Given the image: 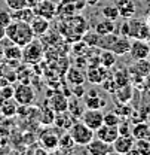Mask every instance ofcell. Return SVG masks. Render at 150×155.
Instances as JSON below:
<instances>
[{
  "mask_svg": "<svg viewBox=\"0 0 150 155\" xmlns=\"http://www.w3.org/2000/svg\"><path fill=\"white\" fill-rule=\"evenodd\" d=\"M33 9H34V14L36 15H40L43 18H48L49 21L56 15V6L52 0H42V2H39Z\"/></svg>",
  "mask_w": 150,
  "mask_h": 155,
  "instance_id": "7c38bea8",
  "label": "cell"
},
{
  "mask_svg": "<svg viewBox=\"0 0 150 155\" xmlns=\"http://www.w3.org/2000/svg\"><path fill=\"white\" fill-rule=\"evenodd\" d=\"M101 15L107 19H112L116 21L119 18V11H117V6L116 5H106L101 8Z\"/></svg>",
  "mask_w": 150,
  "mask_h": 155,
  "instance_id": "1f68e13d",
  "label": "cell"
},
{
  "mask_svg": "<svg viewBox=\"0 0 150 155\" xmlns=\"http://www.w3.org/2000/svg\"><path fill=\"white\" fill-rule=\"evenodd\" d=\"M30 25L36 38H43L49 31V19L43 18L40 15H34V18L30 21Z\"/></svg>",
  "mask_w": 150,
  "mask_h": 155,
  "instance_id": "9a60e30c",
  "label": "cell"
},
{
  "mask_svg": "<svg viewBox=\"0 0 150 155\" xmlns=\"http://www.w3.org/2000/svg\"><path fill=\"white\" fill-rule=\"evenodd\" d=\"M128 27H129V33H128L129 39H144V40L150 39V25L146 19L132 17L128 19Z\"/></svg>",
  "mask_w": 150,
  "mask_h": 155,
  "instance_id": "277c9868",
  "label": "cell"
},
{
  "mask_svg": "<svg viewBox=\"0 0 150 155\" xmlns=\"http://www.w3.org/2000/svg\"><path fill=\"white\" fill-rule=\"evenodd\" d=\"M65 79H67V82L70 85H77V84H83L86 81V75H85V72L80 67L72 66L67 70V73H65Z\"/></svg>",
  "mask_w": 150,
  "mask_h": 155,
  "instance_id": "d6986e66",
  "label": "cell"
},
{
  "mask_svg": "<svg viewBox=\"0 0 150 155\" xmlns=\"http://www.w3.org/2000/svg\"><path fill=\"white\" fill-rule=\"evenodd\" d=\"M119 136V130L117 127L114 125H107V124H103L100 128L95 130V137L103 140V142H107V143H113Z\"/></svg>",
  "mask_w": 150,
  "mask_h": 155,
  "instance_id": "4fadbf2b",
  "label": "cell"
},
{
  "mask_svg": "<svg viewBox=\"0 0 150 155\" xmlns=\"http://www.w3.org/2000/svg\"><path fill=\"white\" fill-rule=\"evenodd\" d=\"M83 103L88 109H103L107 104V100L100 96L95 90H89L86 96H83Z\"/></svg>",
  "mask_w": 150,
  "mask_h": 155,
  "instance_id": "5bb4252c",
  "label": "cell"
},
{
  "mask_svg": "<svg viewBox=\"0 0 150 155\" xmlns=\"http://www.w3.org/2000/svg\"><path fill=\"white\" fill-rule=\"evenodd\" d=\"M73 146H76V143H75V140L72 139V136L69 134V131L59 136L58 149L61 152H70V151H73Z\"/></svg>",
  "mask_w": 150,
  "mask_h": 155,
  "instance_id": "f1b7e54d",
  "label": "cell"
},
{
  "mask_svg": "<svg viewBox=\"0 0 150 155\" xmlns=\"http://www.w3.org/2000/svg\"><path fill=\"white\" fill-rule=\"evenodd\" d=\"M14 98L19 106H30L36 100V91L30 84L22 82L14 88Z\"/></svg>",
  "mask_w": 150,
  "mask_h": 155,
  "instance_id": "5b68a950",
  "label": "cell"
},
{
  "mask_svg": "<svg viewBox=\"0 0 150 155\" xmlns=\"http://www.w3.org/2000/svg\"><path fill=\"white\" fill-rule=\"evenodd\" d=\"M131 124L125 119V118H122L120 119V122H119V125H117V130H119V134L122 136H126V134H131Z\"/></svg>",
  "mask_w": 150,
  "mask_h": 155,
  "instance_id": "f35d334b",
  "label": "cell"
},
{
  "mask_svg": "<svg viewBox=\"0 0 150 155\" xmlns=\"http://www.w3.org/2000/svg\"><path fill=\"white\" fill-rule=\"evenodd\" d=\"M119 11V17L123 19H129L135 15V3L132 0H116L114 3Z\"/></svg>",
  "mask_w": 150,
  "mask_h": 155,
  "instance_id": "2e32d148",
  "label": "cell"
},
{
  "mask_svg": "<svg viewBox=\"0 0 150 155\" xmlns=\"http://www.w3.org/2000/svg\"><path fill=\"white\" fill-rule=\"evenodd\" d=\"M43 55H45L43 43L40 40H36V38L33 39L30 43H27L25 46H22V61L25 64L36 66V63L42 61Z\"/></svg>",
  "mask_w": 150,
  "mask_h": 155,
  "instance_id": "3957f363",
  "label": "cell"
},
{
  "mask_svg": "<svg viewBox=\"0 0 150 155\" xmlns=\"http://www.w3.org/2000/svg\"><path fill=\"white\" fill-rule=\"evenodd\" d=\"M95 31H97L100 36H103V35H109V33H114V31H116V24H114V21H112V19L104 18L103 21L97 22V25H95Z\"/></svg>",
  "mask_w": 150,
  "mask_h": 155,
  "instance_id": "4316f807",
  "label": "cell"
},
{
  "mask_svg": "<svg viewBox=\"0 0 150 155\" xmlns=\"http://www.w3.org/2000/svg\"><path fill=\"white\" fill-rule=\"evenodd\" d=\"M101 85H103L104 91H106V93H109V94H113V93L119 88V87H117V84H116V81H114V78L112 76V73L106 78V81H104Z\"/></svg>",
  "mask_w": 150,
  "mask_h": 155,
  "instance_id": "d590c367",
  "label": "cell"
},
{
  "mask_svg": "<svg viewBox=\"0 0 150 155\" xmlns=\"http://www.w3.org/2000/svg\"><path fill=\"white\" fill-rule=\"evenodd\" d=\"M11 22H12V14L0 9V27H6Z\"/></svg>",
  "mask_w": 150,
  "mask_h": 155,
  "instance_id": "60d3db41",
  "label": "cell"
},
{
  "mask_svg": "<svg viewBox=\"0 0 150 155\" xmlns=\"http://www.w3.org/2000/svg\"><path fill=\"white\" fill-rule=\"evenodd\" d=\"M149 61H150V54H149Z\"/></svg>",
  "mask_w": 150,
  "mask_h": 155,
  "instance_id": "bcb514c9",
  "label": "cell"
},
{
  "mask_svg": "<svg viewBox=\"0 0 150 155\" xmlns=\"http://www.w3.org/2000/svg\"><path fill=\"white\" fill-rule=\"evenodd\" d=\"M82 40L89 46V48H98V40H100V35L97 31H86L83 36H82Z\"/></svg>",
  "mask_w": 150,
  "mask_h": 155,
  "instance_id": "836d02e7",
  "label": "cell"
},
{
  "mask_svg": "<svg viewBox=\"0 0 150 155\" xmlns=\"http://www.w3.org/2000/svg\"><path fill=\"white\" fill-rule=\"evenodd\" d=\"M129 76H131V84L137 82H144V78L150 73V61L149 58L146 60H135V63L131 67H128Z\"/></svg>",
  "mask_w": 150,
  "mask_h": 155,
  "instance_id": "8992f818",
  "label": "cell"
},
{
  "mask_svg": "<svg viewBox=\"0 0 150 155\" xmlns=\"http://www.w3.org/2000/svg\"><path fill=\"white\" fill-rule=\"evenodd\" d=\"M112 76L114 78V81H116L117 87H122V85L131 84V76H129L128 69H117L114 73H112Z\"/></svg>",
  "mask_w": 150,
  "mask_h": 155,
  "instance_id": "4dcf8cb0",
  "label": "cell"
},
{
  "mask_svg": "<svg viewBox=\"0 0 150 155\" xmlns=\"http://www.w3.org/2000/svg\"><path fill=\"white\" fill-rule=\"evenodd\" d=\"M114 112H117L122 118H126L132 114V109L128 106V103H116V107H114Z\"/></svg>",
  "mask_w": 150,
  "mask_h": 155,
  "instance_id": "8d00e7d4",
  "label": "cell"
},
{
  "mask_svg": "<svg viewBox=\"0 0 150 155\" xmlns=\"http://www.w3.org/2000/svg\"><path fill=\"white\" fill-rule=\"evenodd\" d=\"M131 58L135 60H146L149 58L150 54V43L149 40H144V39H132L131 42V48H129V52H128Z\"/></svg>",
  "mask_w": 150,
  "mask_h": 155,
  "instance_id": "ba28073f",
  "label": "cell"
},
{
  "mask_svg": "<svg viewBox=\"0 0 150 155\" xmlns=\"http://www.w3.org/2000/svg\"><path fill=\"white\" fill-rule=\"evenodd\" d=\"M3 57L9 61L15 60V61H22V46H19L17 43L11 42L9 46H5L3 49Z\"/></svg>",
  "mask_w": 150,
  "mask_h": 155,
  "instance_id": "603a6c76",
  "label": "cell"
},
{
  "mask_svg": "<svg viewBox=\"0 0 150 155\" xmlns=\"http://www.w3.org/2000/svg\"><path fill=\"white\" fill-rule=\"evenodd\" d=\"M18 109H19V104L17 103V100L14 97L5 100L2 104H0V112L3 114L5 118H12L18 114Z\"/></svg>",
  "mask_w": 150,
  "mask_h": 155,
  "instance_id": "7402d4cb",
  "label": "cell"
},
{
  "mask_svg": "<svg viewBox=\"0 0 150 155\" xmlns=\"http://www.w3.org/2000/svg\"><path fill=\"white\" fill-rule=\"evenodd\" d=\"M116 60H117V55L110 51V49H101L100 52V64L107 67V69H112L113 66L116 64Z\"/></svg>",
  "mask_w": 150,
  "mask_h": 155,
  "instance_id": "83f0119b",
  "label": "cell"
},
{
  "mask_svg": "<svg viewBox=\"0 0 150 155\" xmlns=\"http://www.w3.org/2000/svg\"><path fill=\"white\" fill-rule=\"evenodd\" d=\"M67 131H69V134L72 136V139L75 140L76 146H83V148H85L95 137L94 130H91V128H89L86 124H83L82 121H75Z\"/></svg>",
  "mask_w": 150,
  "mask_h": 155,
  "instance_id": "7a4b0ae2",
  "label": "cell"
},
{
  "mask_svg": "<svg viewBox=\"0 0 150 155\" xmlns=\"http://www.w3.org/2000/svg\"><path fill=\"white\" fill-rule=\"evenodd\" d=\"M134 142H135V139H134V136L132 134H126V136L119 134L117 136V139L112 143L113 152H114V154H120V155L131 154L132 146H134Z\"/></svg>",
  "mask_w": 150,
  "mask_h": 155,
  "instance_id": "8fae6325",
  "label": "cell"
},
{
  "mask_svg": "<svg viewBox=\"0 0 150 155\" xmlns=\"http://www.w3.org/2000/svg\"><path fill=\"white\" fill-rule=\"evenodd\" d=\"M5 36L19 46H25L27 43H30L36 38L31 30L30 22L17 21V19H12V22L5 27Z\"/></svg>",
  "mask_w": 150,
  "mask_h": 155,
  "instance_id": "6da1fadb",
  "label": "cell"
},
{
  "mask_svg": "<svg viewBox=\"0 0 150 155\" xmlns=\"http://www.w3.org/2000/svg\"><path fill=\"white\" fill-rule=\"evenodd\" d=\"M86 81L94 84V85H101L106 78L110 75V69L104 67V66H92V67H88L86 69Z\"/></svg>",
  "mask_w": 150,
  "mask_h": 155,
  "instance_id": "9c48e42d",
  "label": "cell"
},
{
  "mask_svg": "<svg viewBox=\"0 0 150 155\" xmlns=\"http://www.w3.org/2000/svg\"><path fill=\"white\" fill-rule=\"evenodd\" d=\"M83 124H86L91 130H97L104 124V114L101 112V109H88L82 112V115L79 118Z\"/></svg>",
  "mask_w": 150,
  "mask_h": 155,
  "instance_id": "52a82bcc",
  "label": "cell"
},
{
  "mask_svg": "<svg viewBox=\"0 0 150 155\" xmlns=\"http://www.w3.org/2000/svg\"><path fill=\"white\" fill-rule=\"evenodd\" d=\"M75 116L72 115L69 110H64V112H58L55 114V118H54V124L56 127H59L61 130H69L72 127V124L75 122Z\"/></svg>",
  "mask_w": 150,
  "mask_h": 155,
  "instance_id": "44dd1931",
  "label": "cell"
},
{
  "mask_svg": "<svg viewBox=\"0 0 150 155\" xmlns=\"http://www.w3.org/2000/svg\"><path fill=\"white\" fill-rule=\"evenodd\" d=\"M131 154H150V140H147V139H135Z\"/></svg>",
  "mask_w": 150,
  "mask_h": 155,
  "instance_id": "f546056e",
  "label": "cell"
},
{
  "mask_svg": "<svg viewBox=\"0 0 150 155\" xmlns=\"http://www.w3.org/2000/svg\"><path fill=\"white\" fill-rule=\"evenodd\" d=\"M67 110L75 116V118H80L82 112H83V109H82V104H80V101H79L77 97L72 98V100H69V107H67Z\"/></svg>",
  "mask_w": 150,
  "mask_h": 155,
  "instance_id": "d6a6232c",
  "label": "cell"
},
{
  "mask_svg": "<svg viewBox=\"0 0 150 155\" xmlns=\"http://www.w3.org/2000/svg\"><path fill=\"white\" fill-rule=\"evenodd\" d=\"M5 3L11 11H18L27 6V0H5Z\"/></svg>",
  "mask_w": 150,
  "mask_h": 155,
  "instance_id": "74e56055",
  "label": "cell"
},
{
  "mask_svg": "<svg viewBox=\"0 0 150 155\" xmlns=\"http://www.w3.org/2000/svg\"><path fill=\"white\" fill-rule=\"evenodd\" d=\"M34 9L30 8V6H25L22 9L18 11H12V19H17V21H24V22H30L31 19L34 18Z\"/></svg>",
  "mask_w": 150,
  "mask_h": 155,
  "instance_id": "d4e9b609",
  "label": "cell"
},
{
  "mask_svg": "<svg viewBox=\"0 0 150 155\" xmlns=\"http://www.w3.org/2000/svg\"><path fill=\"white\" fill-rule=\"evenodd\" d=\"M144 87H146V90L150 93V73L144 78Z\"/></svg>",
  "mask_w": 150,
  "mask_h": 155,
  "instance_id": "b9f144b4",
  "label": "cell"
},
{
  "mask_svg": "<svg viewBox=\"0 0 150 155\" xmlns=\"http://www.w3.org/2000/svg\"><path fill=\"white\" fill-rule=\"evenodd\" d=\"M132 91H134L132 85L131 84H126V85L119 87V88L113 93V97H114L116 101H119V103H129V100L132 98Z\"/></svg>",
  "mask_w": 150,
  "mask_h": 155,
  "instance_id": "cb8c5ba5",
  "label": "cell"
},
{
  "mask_svg": "<svg viewBox=\"0 0 150 155\" xmlns=\"http://www.w3.org/2000/svg\"><path fill=\"white\" fill-rule=\"evenodd\" d=\"M120 119H122V116L119 115L117 112H114V110H110V112L104 114V124H107V125L117 127L119 122H120Z\"/></svg>",
  "mask_w": 150,
  "mask_h": 155,
  "instance_id": "e575fe53",
  "label": "cell"
},
{
  "mask_svg": "<svg viewBox=\"0 0 150 155\" xmlns=\"http://www.w3.org/2000/svg\"><path fill=\"white\" fill-rule=\"evenodd\" d=\"M49 107L55 114L67 110V107H69V98H67V96H64L61 93H56L55 96H52L51 100H49Z\"/></svg>",
  "mask_w": 150,
  "mask_h": 155,
  "instance_id": "ffe728a7",
  "label": "cell"
},
{
  "mask_svg": "<svg viewBox=\"0 0 150 155\" xmlns=\"http://www.w3.org/2000/svg\"><path fill=\"white\" fill-rule=\"evenodd\" d=\"M149 2H150V0H149Z\"/></svg>",
  "mask_w": 150,
  "mask_h": 155,
  "instance_id": "7dc6e473",
  "label": "cell"
},
{
  "mask_svg": "<svg viewBox=\"0 0 150 155\" xmlns=\"http://www.w3.org/2000/svg\"><path fill=\"white\" fill-rule=\"evenodd\" d=\"M129 48H131V39L126 38V36H122V35H117L110 51H113L116 55H125L129 52Z\"/></svg>",
  "mask_w": 150,
  "mask_h": 155,
  "instance_id": "e0dca14e",
  "label": "cell"
},
{
  "mask_svg": "<svg viewBox=\"0 0 150 155\" xmlns=\"http://www.w3.org/2000/svg\"><path fill=\"white\" fill-rule=\"evenodd\" d=\"M39 2H42V0H27V6H30V8H34Z\"/></svg>",
  "mask_w": 150,
  "mask_h": 155,
  "instance_id": "7bdbcfd3",
  "label": "cell"
},
{
  "mask_svg": "<svg viewBox=\"0 0 150 155\" xmlns=\"http://www.w3.org/2000/svg\"><path fill=\"white\" fill-rule=\"evenodd\" d=\"M86 94L83 84H77V85H72V96L77 97V98H83V96Z\"/></svg>",
  "mask_w": 150,
  "mask_h": 155,
  "instance_id": "ab89813d",
  "label": "cell"
},
{
  "mask_svg": "<svg viewBox=\"0 0 150 155\" xmlns=\"http://www.w3.org/2000/svg\"><path fill=\"white\" fill-rule=\"evenodd\" d=\"M131 134L134 139H147L150 140V127L146 122H138L131 128Z\"/></svg>",
  "mask_w": 150,
  "mask_h": 155,
  "instance_id": "484cf974",
  "label": "cell"
},
{
  "mask_svg": "<svg viewBox=\"0 0 150 155\" xmlns=\"http://www.w3.org/2000/svg\"><path fill=\"white\" fill-rule=\"evenodd\" d=\"M146 21H147V24L150 25V11H149V14H147V18H146Z\"/></svg>",
  "mask_w": 150,
  "mask_h": 155,
  "instance_id": "f6af8a7d",
  "label": "cell"
},
{
  "mask_svg": "<svg viewBox=\"0 0 150 155\" xmlns=\"http://www.w3.org/2000/svg\"><path fill=\"white\" fill-rule=\"evenodd\" d=\"M85 3H86L88 6H97V5L100 3V0H85Z\"/></svg>",
  "mask_w": 150,
  "mask_h": 155,
  "instance_id": "ee69618b",
  "label": "cell"
},
{
  "mask_svg": "<svg viewBox=\"0 0 150 155\" xmlns=\"http://www.w3.org/2000/svg\"><path fill=\"white\" fill-rule=\"evenodd\" d=\"M85 151L89 155H109V154H113V146H112V143L103 142V140L94 137L85 146Z\"/></svg>",
  "mask_w": 150,
  "mask_h": 155,
  "instance_id": "30bf717a",
  "label": "cell"
},
{
  "mask_svg": "<svg viewBox=\"0 0 150 155\" xmlns=\"http://www.w3.org/2000/svg\"><path fill=\"white\" fill-rule=\"evenodd\" d=\"M58 142H59V136H56L52 131H45L40 136V145L43 146L45 151H55L58 149Z\"/></svg>",
  "mask_w": 150,
  "mask_h": 155,
  "instance_id": "ac0fdd59",
  "label": "cell"
}]
</instances>
